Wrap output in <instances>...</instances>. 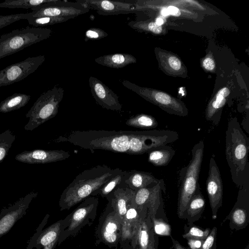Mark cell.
<instances>
[{
    "label": "cell",
    "instance_id": "6da1fadb",
    "mask_svg": "<svg viewBox=\"0 0 249 249\" xmlns=\"http://www.w3.org/2000/svg\"><path fill=\"white\" fill-rule=\"evenodd\" d=\"M106 165H98L79 174L64 190L59 200L60 211L70 210L99 190L121 171Z\"/></svg>",
    "mask_w": 249,
    "mask_h": 249
},
{
    "label": "cell",
    "instance_id": "7a4b0ae2",
    "mask_svg": "<svg viewBox=\"0 0 249 249\" xmlns=\"http://www.w3.org/2000/svg\"><path fill=\"white\" fill-rule=\"evenodd\" d=\"M136 131L88 130H74L61 136L56 142H69L90 150L101 149L127 153L129 142Z\"/></svg>",
    "mask_w": 249,
    "mask_h": 249
},
{
    "label": "cell",
    "instance_id": "3957f363",
    "mask_svg": "<svg viewBox=\"0 0 249 249\" xmlns=\"http://www.w3.org/2000/svg\"><path fill=\"white\" fill-rule=\"evenodd\" d=\"M249 139L236 117L229 121L226 131V158L231 179L238 188L249 177Z\"/></svg>",
    "mask_w": 249,
    "mask_h": 249
},
{
    "label": "cell",
    "instance_id": "277c9868",
    "mask_svg": "<svg viewBox=\"0 0 249 249\" xmlns=\"http://www.w3.org/2000/svg\"><path fill=\"white\" fill-rule=\"evenodd\" d=\"M204 144L203 141L196 143L192 149V158L187 165L179 172L177 213L181 217L187 205L196 191L202 163Z\"/></svg>",
    "mask_w": 249,
    "mask_h": 249
},
{
    "label": "cell",
    "instance_id": "5b68a950",
    "mask_svg": "<svg viewBox=\"0 0 249 249\" xmlns=\"http://www.w3.org/2000/svg\"><path fill=\"white\" fill-rule=\"evenodd\" d=\"M98 204V198L89 196L62 219L58 246L66 239L74 237L84 227L93 223L97 215Z\"/></svg>",
    "mask_w": 249,
    "mask_h": 249
},
{
    "label": "cell",
    "instance_id": "8992f818",
    "mask_svg": "<svg viewBox=\"0 0 249 249\" xmlns=\"http://www.w3.org/2000/svg\"><path fill=\"white\" fill-rule=\"evenodd\" d=\"M64 94V89L57 86L42 93L26 114L29 121L24 126L25 130L32 131L54 117Z\"/></svg>",
    "mask_w": 249,
    "mask_h": 249
},
{
    "label": "cell",
    "instance_id": "52a82bcc",
    "mask_svg": "<svg viewBox=\"0 0 249 249\" xmlns=\"http://www.w3.org/2000/svg\"><path fill=\"white\" fill-rule=\"evenodd\" d=\"M52 33L51 29L27 27L3 34L0 36V59L46 39Z\"/></svg>",
    "mask_w": 249,
    "mask_h": 249
},
{
    "label": "cell",
    "instance_id": "ba28073f",
    "mask_svg": "<svg viewBox=\"0 0 249 249\" xmlns=\"http://www.w3.org/2000/svg\"><path fill=\"white\" fill-rule=\"evenodd\" d=\"M122 219L108 202L100 216L95 231V245L103 243L109 248L119 245Z\"/></svg>",
    "mask_w": 249,
    "mask_h": 249
},
{
    "label": "cell",
    "instance_id": "9c48e42d",
    "mask_svg": "<svg viewBox=\"0 0 249 249\" xmlns=\"http://www.w3.org/2000/svg\"><path fill=\"white\" fill-rule=\"evenodd\" d=\"M122 83L125 88L159 106L169 113L180 116L188 115V110L184 105L166 93L140 87L126 80H124Z\"/></svg>",
    "mask_w": 249,
    "mask_h": 249
},
{
    "label": "cell",
    "instance_id": "30bf717a",
    "mask_svg": "<svg viewBox=\"0 0 249 249\" xmlns=\"http://www.w3.org/2000/svg\"><path fill=\"white\" fill-rule=\"evenodd\" d=\"M44 55L28 57L0 70V87L19 82L35 71L44 62Z\"/></svg>",
    "mask_w": 249,
    "mask_h": 249
},
{
    "label": "cell",
    "instance_id": "8fae6325",
    "mask_svg": "<svg viewBox=\"0 0 249 249\" xmlns=\"http://www.w3.org/2000/svg\"><path fill=\"white\" fill-rule=\"evenodd\" d=\"M162 191L165 192L164 181L153 187L140 189L135 192L134 204L140 211L147 210L152 220L160 210H163Z\"/></svg>",
    "mask_w": 249,
    "mask_h": 249
},
{
    "label": "cell",
    "instance_id": "7c38bea8",
    "mask_svg": "<svg viewBox=\"0 0 249 249\" xmlns=\"http://www.w3.org/2000/svg\"><path fill=\"white\" fill-rule=\"evenodd\" d=\"M239 188L236 202L225 219L230 220L231 230L243 229L249 222V177Z\"/></svg>",
    "mask_w": 249,
    "mask_h": 249
},
{
    "label": "cell",
    "instance_id": "4fadbf2b",
    "mask_svg": "<svg viewBox=\"0 0 249 249\" xmlns=\"http://www.w3.org/2000/svg\"><path fill=\"white\" fill-rule=\"evenodd\" d=\"M37 195V192H31L20 198L13 205L1 210L0 238L6 234L16 223L26 214L30 203Z\"/></svg>",
    "mask_w": 249,
    "mask_h": 249
},
{
    "label": "cell",
    "instance_id": "5bb4252c",
    "mask_svg": "<svg viewBox=\"0 0 249 249\" xmlns=\"http://www.w3.org/2000/svg\"><path fill=\"white\" fill-rule=\"evenodd\" d=\"M206 185L212 212V218L215 219L217 217L218 210L222 205L223 183L219 168L213 157L210 160Z\"/></svg>",
    "mask_w": 249,
    "mask_h": 249
},
{
    "label": "cell",
    "instance_id": "9a60e30c",
    "mask_svg": "<svg viewBox=\"0 0 249 249\" xmlns=\"http://www.w3.org/2000/svg\"><path fill=\"white\" fill-rule=\"evenodd\" d=\"M89 9L84 4L59 0L53 4L32 11V17H58L71 19L89 12Z\"/></svg>",
    "mask_w": 249,
    "mask_h": 249
},
{
    "label": "cell",
    "instance_id": "2e32d148",
    "mask_svg": "<svg viewBox=\"0 0 249 249\" xmlns=\"http://www.w3.org/2000/svg\"><path fill=\"white\" fill-rule=\"evenodd\" d=\"M158 236L154 231L152 220L145 210L136 228L133 249H158Z\"/></svg>",
    "mask_w": 249,
    "mask_h": 249
},
{
    "label": "cell",
    "instance_id": "e0dca14e",
    "mask_svg": "<svg viewBox=\"0 0 249 249\" xmlns=\"http://www.w3.org/2000/svg\"><path fill=\"white\" fill-rule=\"evenodd\" d=\"M89 82L91 94L98 105L108 110H121L119 97L107 85L93 76L89 78Z\"/></svg>",
    "mask_w": 249,
    "mask_h": 249
},
{
    "label": "cell",
    "instance_id": "ac0fdd59",
    "mask_svg": "<svg viewBox=\"0 0 249 249\" xmlns=\"http://www.w3.org/2000/svg\"><path fill=\"white\" fill-rule=\"evenodd\" d=\"M76 1L84 4L89 9L95 10L98 14L104 16L128 14L140 7L136 4L122 1L78 0Z\"/></svg>",
    "mask_w": 249,
    "mask_h": 249
},
{
    "label": "cell",
    "instance_id": "d6986e66",
    "mask_svg": "<svg viewBox=\"0 0 249 249\" xmlns=\"http://www.w3.org/2000/svg\"><path fill=\"white\" fill-rule=\"evenodd\" d=\"M69 152L63 150L34 149L24 151L17 154L15 160L28 164H45L56 162L68 159Z\"/></svg>",
    "mask_w": 249,
    "mask_h": 249
},
{
    "label": "cell",
    "instance_id": "ffe728a7",
    "mask_svg": "<svg viewBox=\"0 0 249 249\" xmlns=\"http://www.w3.org/2000/svg\"><path fill=\"white\" fill-rule=\"evenodd\" d=\"M49 214H47L30 240L26 249H41L56 240H58L62 219H60L43 230L47 223Z\"/></svg>",
    "mask_w": 249,
    "mask_h": 249
},
{
    "label": "cell",
    "instance_id": "44dd1931",
    "mask_svg": "<svg viewBox=\"0 0 249 249\" xmlns=\"http://www.w3.org/2000/svg\"><path fill=\"white\" fill-rule=\"evenodd\" d=\"M135 194V191L122 183L106 197L122 221L128 206L134 200Z\"/></svg>",
    "mask_w": 249,
    "mask_h": 249
},
{
    "label": "cell",
    "instance_id": "7402d4cb",
    "mask_svg": "<svg viewBox=\"0 0 249 249\" xmlns=\"http://www.w3.org/2000/svg\"><path fill=\"white\" fill-rule=\"evenodd\" d=\"M163 181V179L157 178L150 173L132 170L125 171L122 183L136 192L142 188L153 187Z\"/></svg>",
    "mask_w": 249,
    "mask_h": 249
},
{
    "label": "cell",
    "instance_id": "603a6c76",
    "mask_svg": "<svg viewBox=\"0 0 249 249\" xmlns=\"http://www.w3.org/2000/svg\"><path fill=\"white\" fill-rule=\"evenodd\" d=\"M205 207V200L198 183L195 194L189 200L181 218L186 219L188 224L191 225L194 222L200 218Z\"/></svg>",
    "mask_w": 249,
    "mask_h": 249
},
{
    "label": "cell",
    "instance_id": "cb8c5ba5",
    "mask_svg": "<svg viewBox=\"0 0 249 249\" xmlns=\"http://www.w3.org/2000/svg\"><path fill=\"white\" fill-rule=\"evenodd\" d=\"M97 64L112 68H122L136 62V59L131 54L116 53L106 54L95 58Z\"/></svg>",
    "mask_w": 249,
    "mask_h": 249
},
{
    "label": "cell",
    "instance_id": "d4e9b609",
    "mask_svg": "<svg viewBox=\"0 0 249 249\" xmlns=\"http://www.w3.org/2000/svg\"><path fill=\"white\" fill-rule=\"evenodd\" d=\"M175 153L170 146H159L148 152V161L155 166H164L169 164Z\"/></svg>",
    "mask_w": 249,
    "mask_h": 249
},
{
    "label": "cell",
    "instance_id": "484cf974",
    "mask_svg": "<svg viewBox=\"0 0 249 249\" xmlns=\"http://www.w3.org/2000/svg\"><path fill=\"white\" fill-rule=\"evenodd\" d=\"M59 0H6L0 3V8H31L37 11L45 6L53 4Z\"/></svg>",
    "mask_w": 249,
    "mask_h": 249
},
{
    "label": "cell",
    "instance_id": "4316f807",
    "mask_svg": "<svg viewBox=\"0 0 249 249\" xmlns=\"http://www.w3.org/2000/svg\"><path fill=\"white\" fill-rule=\"evenodd\" d=\"M31 99L29 95L16 93L7 97L0 103V112L7 113L19 109L26 106Z\"/></svg>",
    "mask_w": 249,
    "mask_h": 249
},
{
    "label": "cell",
    "instance_id": "83f0119b",
    "mask_svg": "<svg viewBox=\"0 0 249 249\" xmlns=\"http://www.w3.org/2000/svg\"><path fill=\"white\" fill-rule=\"evenodd\" d=\"M126 124L134 127L151 129L157 127L158 123L153 116L140 114L129 118L125 122Z\"/></svg>",
    "mask_w": 249,
    "mask_h": 249
},
{
    "label": "cell",
    "instance_id": "f1b7e54d",
    "mask_svg": "<svg viewBox=\"0 0 249 249\" xmlns=\"http://www.w3.org/2000/svg\"><path fill=\"white\" fill-rule=\"evenodd\" d=\"M125 171L122 169L116 176L109 179L99 190L94 192L91 196H100L106 197L114 189L123 182Z\"/></svg>",
    "mask_w": 249,
    "mask_h": 249
},
{
    "label": "cell",
    "instance_id": "f546056e",
    "mask_svg": "<svg viewBox=\"0 0 249 249\" xmlns=\"http://www.w3.org/2000/svg\"><path fill=\"white\" fill-rule=\"evenodd\" d=\"M144 209L141 211L137 208L133 202L128 206L126 213L122 221L123 225L136 228L139 223Z\"/></svg>",
    "mask_w": 249,
    "mask_h": 249
},
{
    "label": "cell",
    "instance_id": "4dcf8cb0",
    "mask_svg": "<svg viewBox=\"0 0 249 249\" xmlns=\"http://www.w3.org/2000/svg\"><path fill=\"white\" fill-rule=\"evenodd\" d=\"M16 139V136L9 129L0 134V163L7 156Z\"/></svg>",
    "mask_w": 249,
    "mask_h": 249
},
{
    "label": "cell",
    "instance_id": "1f68e13d",
    "mask_svg": "<svg viewBox=\"0 0 249 249\" xmlns=\"http://www.w3.org/2000/svg\"><path fill=\"white\" fill-rule=\"evenodd\" d=\"M70 19L65 17H30L27 20L30 25L36 27H43L47 25H51L62 23Z\"/></svg>",
    "mask_w": 249,
    "mask_h": 249
},
{
    "label": "cell",
    "instance_id": "d6a6232c",
    "mask_svg": "<svg viewBox=\"0 0 249 249\" xmlns=\"http://www.w3.org/2000/svg\"><path fill=\"white\" fill-rule=\"evenodd\" d=\"M211 230L209 228L202 229L195 225H190L189 229L182 235L185 239H196L204 240L208 236Z\"/></svg>",
    "mask_w": 249,
    "mask_h": 249
},
{
    "label": "cell",
    "instance_id": "836d02e7",
    "mask_svg": "<svg viewBox=\"0 0 249 249\" xmlns=\"http://www.w3.org/2000/svg\"><path fill=\"white\" fill-rule=\"evenodd\" d=\"M154 231L157 235L169 236L171 235V228L167 222L156 216L152 220Z\"/></svg>",
    "mask_w": 249,
    "mask_h": 249
},
{
    "label": "cell",
    "instance_id": "e575fe53",
    "mask_svg": "<svg viewBox=\"0 0 249 249\" xmlns=\"http://www.w3.org/2000/svg\"><path fill=\"white\" fill-rule=\"evenodd\" d=\"M32 12L7 15H0V29L21 19H27L31 17Z\"/></svg>",
    "mask_w": 249,
    "mask_h": 249
},
{
    "label": "cell",
    "instance_id": "d590c367",
    "mask_svg": "<svg viewBox=\"0 0 249 249\" xmlns=\"http://www.w3.org/2000/svg\"><path fill=\"white\" fill-rule=\"evenodd\" d=\"M108 36L104 30L98 28H90L85 33V40H98Z\"/></svg>",
    "mask_w": 249,
    "mask_h": 249
},
{
    "label": "cell",
    "instance_id": "8d00e7d4",
    "mask_svg": "<svg viewBox=\"0 0 249 249\" xmlns=\"http://www.w3.org/2000/svg\"><path fill=\"white\" fill-rule=\"evenodd\" d=\"M217 228L214 227L210 231L207 237L204 240L201 249H212L215 245Z\"/></svg>",
    "mask_w": 249,
    "mask_h": 249
},
{
    "label": "cell",
    "instance_id": "74e56055",
    "mask_svg": "<svg viewBox=\"0 0 249 249\" xmlns=\"http://www.w3.org/2000/svg\"><path fill=\"white\" fill-rule=\"evenodd\" d=\"M168 65L174 71H178L181 67L180 61L176 57L171 56L168 59Z\"/></svg>",
    "mask_w": 249,
    "mask_h": 249
},
{
    "label": "cell",
    "instance_id": "f35d334b",
    "mask_svg": "<svg viewBox=\"0 0 249 249\" xmlns=\"http://www.w3.org/2000/svg\"><path fill=\"white\" fill-rule=\"evenodd\" d=\"M188 244L191 249H201V246L204 240L189 238L187 239Z\"/></svg>",
    "mask_w": 249,
    "mask_h": 249
},
{
    "label": "cell",
    "instance_id": "ab89813d",
    "mask_svg": "<svg viewBox=\"0 0 249 249\" xmlns=\"http://www.w3.org/2000/svg\"><path fill=\"white\" fill-rule=\"evenodd\" d=\"M230 91L227 88H223L217 93L215 98L213 100L221 101L226 99V98L230 94Z\"/></svg>",
    "mask_w": 249,
    "mask_h": 249
},
{
    "label": "cell",
    "instance_id": "60d3db41",
    "mask_svg": "<svg viewBox=\"0 0 249 249\" xmlns=\"http://www.w3.org/2000/svg\"><path fill=\"white\" fill-rule=\"evenodd\" d=\"M203 65L206 70L212 71L214 68L215 63L212 58L208 57L204 60Z\"/></svg>",
    "mask_w": 249,
    "mask_h": 249
},
{
    "label": "cell",
    "instance_id": "b9f144b4",
    "mask_svg": "<svg viewBox=\"0 0 249 249\" xmlns=\"http://www.w3.org/2000/svg\"><path fill=\"white\" fill-rule=\"evenodd\" d=\"M170 237L174 249H186L177 240L174 239L172 235L170 236Z\"/></svg>",
    "mask_w": 249,
    "mask_h": 249
},
{
    "label": "cell",
    "instance_id": "7bdbcfd3",
    "mask_svg": "<svg viewBox=\"0 0 249 249\" xmlns=\"http://www.w3.org/2000/svg\"><path fill=\"white\" fill-rule=\"evenodd\" d=\"M167 9L169 11V14L177 16L179 14V11L178 9L175 6H171L168 7Z\"/></svg>",
    "mask_w": 249,
    "mask_h": 249
},
{
    "label": "cell",
    "instance_id": "ee69618b",
    "mask_svg": "<svg viewBox=\"0 0 249 249\" xmlns=\"http://www.w3.org/2000/svg\"><path fill=\"white\" fill-rule=\"evenodd\" d=\"M58 240H56L49 245L45 246L43 249H54L56 245L58 244Z\"/></svg>",
    "mask_w": 249,
    "mask_h": 249
},
{
    "label": "cell",
    "instance_id": "f6af8a7d",
    "mask_svg": "<svg viewBox=\"0 0 249 249\" xmlns=\"http://www.w3.org/2000/svg\"><path fill=\"white\" fill-rule=\"evenodd\" d=\"M161 13L163 16H167L170 15L167 8L162 9L161 11Z\"/></svg>",
    "mask_w": 249,
    "mask_h": 249
},
{
    "label": "cell",
    "instance_id": "bcb514c9",
    "mask_svg": "<svg viewBox=\"0 0 249 249\" xmlns=\"http://www.w3.org/2000/svg\"><path fill=\"white\" fill-rule=\"evenodd\" d=\"M157 24L161 26L163 23V20L161 18H158L156 19V22Z\"/></svg>",
    "mask_w": 249,
    "mask_h": 249
},
{
    "label": "cell",
    "instance_id": "7dc6e473",
    "mask_svg": "<svg viewBox=\"0 0 249 249\" xmlns=\"http://www.w3.org/2000/svg\"><path fill=\"white\" fill-rule=\"evenodd\" d=\"M212 249H216V244L214 245V246H213V247L212 248Z\"/></svg>",
    "mask_w": 249,
    "mask_h": 249
},
{
    "label": "cell",
    "instance_id": "c3c4849f",
    "mask_svg": "<svg viewBox=\"0 0 249 249\" xmlns=\"http://www.w3.org/2000/svg\"><path fill=\"white\" fill-rule=\"evenodd\" d=\"M246 249H249V245H248L246 247Z\"/></svg>",
    "mask_w": 249,
    "mask_h": 249
},
{
    "label": "cell",
    "instance_id": "681fc988",
    "mask_svg": "<svg viewBox=\"0 0 249 249\" xmlns=\"http://www.w3.org/2000/svg\"><path fill=\"white\" fill-rule=\"evenodd\" d=\"M245 249H246V248Z\"/></svg>",
    "mask_w": 249,
    "mask_h": 249
},
{
    "label": "cell",
    "instance_id": "f907efd6",
    "mask_svg": "<svg viewBox=\"0 0 249 249\" xmlns=\"http://www.w3.org/2000/svg\"></svg>",
    "mask_w": 249,
    "mask_h": 249
}]
</instances>
